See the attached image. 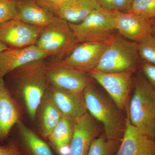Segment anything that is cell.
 <instances>
[{
  "label": "cell",
  "mask_w": 155,
  "mask_h": 155,
  "mask_svg": "<svg viewBox=\"0 0 155 155\" xmlns=\"http://www.w3.org/2000/svg\"><path fill=\"white\" fill-rule=\"evenodd\" d=\"M46 59L23 65L5 77L11 95L23 104L32 121L36 119L37 111L49 84L46 73Z\"/></svg>",
  "instance_id": "6da1fadb"
},
{
  "label": "cell",
  "mask_w": 155,
  "mask_h": 155,
  "mask_svg": "<svg viewBox=\"0 0 155 155\" xmlns=\"http://www.w3.org/2000/svg\"><path fill=\"white\" fill-rule=\"evenodd\" d=\"M134 91L127 111L130 123L150 138H155V90L142 73L133 80Z\"/></svg>",
  "instance_id": "7a4b0ae2"
},
{
  "label": "cell",
  "mask_w": 155,
  "mask_h": 155,
  "mask_svg": "<svg viewBox=\"0 0 155 155\" xmlns=\"http://www.w3.org/2000/svg\"><path fill=\"white\" fill-rule=\"evenodd\" d=\"M107 44L95 69L104 72H134L140 64L138 43L114 34Z\"/></svg>",
  "instance_id": "3957f363"
},
{
  "label": "cell",
  "mask_w": 155,
  "mask_h": 155,
  "mask_svg": "<svg viewBox=\"0 0 155 155\" xmlns=\"http://www.w3.org/2000/svg\"><path fill=\"white\" fill-rule=\"evenodd\" d=\"M83 94L87 110L103 124L107 138L117 140L125 127L119 108L97 90L92 82L84 90Z\"/></svg>",
  "instance_id": "277c9868"
},
{
  "label": "cell",
  "mask_w": 155,
  "mask_h": 155,
  "mask_svg": "<svg viewBox=\"0 0 155 155\" xmlns=\"http://www.w3.org/2000/svg\"><path fill=\"white\" fill-rule=\"evenodd\" d=\"M78 44L69 22L56 17L43 29L35 45L46 53L49 60L61 62Z\"/></svg>",
  "instance_id": "5b68a950"
},
{
  "label": "cell",
  "mask_w": 155,
  "mask_h": 155,
  "mask_svg": "<svg viewBox=\"0 0 155 155\" xmlns=\"http://www.w3.org/2000/svg\"><path fill=\"white\" fill-rule=\"evenodd\" d=\"M69 23L79 43L84 42H107L116 30L113 11L101 7L78 23Z\"/></svg>",
  "instance_id": "8992f818"
},
{
  "label": "cell",
  "mask_w": 155,
  "mask_h": 155,
  "mask_svg": "<svg viewBox=\"0 0 155 155\" xmlns=\"http://www.w3.org/2000/svg\"><path fill=\"white\" fill-rule=\"evenodd\" d=\"M45 69L49 84L58 88L72 91L83 92L86 87L92 82V78L88 73L48 58Z\"/></svg>",
  "instance_id": "52a82bcc"
},
{
  "label": "cell",
  "mask_w": 155,
  "mask_h": 155,
  "mask_svg": "<svg viewBox=\"0 0 155 155\" xmlns=\"http://www.w3.org/2000/svg\"><path fill=\"white\" fill-rule=\"evenodd\" d=\"M133 73L130 71L110 73L92 70L88 74L106 90L117 107L121 110L126 107L133 85Z\"/></svg>",
  "instance_id": "ba28073f"
},
{
  "label": "cell",
  "mask_w": 155,
  "mask_h": 155,
  "mask_svg": "<svg viewBox=\"0 0 155 155\" xmlns=\"http://www.w3.org/2000/svg\"><path fill=\"white\" fill-rule=\"evenodd\" d=\"M43 28L14 18L0 25V41L9 48L34 45Z\"/></svg>",
  "instance_id": "9c48e42d"
},
{
  "label": "cell",
  "mask_w": 155,
  "mask_h": 155,
  "mask_svg": "<svg viewBox=\"0 0 155 155\" xmlns=\"http://www.w3.org/2000/svg\"><path fill=\"white\" fill-rule=\"evenodd\" d=\"M40 5L56 17L70 23H78L93 11L101 8L97 0H61L51 2L38 0Z\"/></svg>",
  "instance_id": "30bf717a"
},
{
  "label": "cell",
  "mask_w": 155,
  "mask_h": 155,
  "mask_svg": "<svg viewBox=\"0 0 155 155\" xmlns=\"http://www.w3.org/2000/svg\"><path fill=\"white\" fill-rule=\"evenodd\" d=\"M107 42L80 43L61 63L88 73L95 69L105 50Z\"/></svg>",
  "instance_id": "8fae6325"
},
{
  "label": "cell",
  "mask_w": 155,
  "mask_h": 155,
  "mask_svg": "<svg viewBox=\"0 0 155 155\" xmlns=\"http://www.w3.org/2000/svg\"><path fill=\"white\" fill-rule=\"evenodd\" d=\"M113 13L116 30L123 37L138 44L152 34L153 19L116 10Z\"/></svg>",
  "instance_id": "7c38bea8"
},
{
  "label": "cell",
  "mask_w": 155,
  "mask_h": 155,
  "mask_svg": "<svg viewBox=\"0 0 155 155\" xmlns=\"http://www.w3.org/2000/svg\"><path fill=\"white\" fill-rule=\"evenodd\" d=\"M100 131L95 119L88 112L75 119L68 155H87Z\"/></svg>",
  "instance_id": "4fadbf2b"
},
{
  "label": "cell",
  "mask_w": 155,
  "mask_h": 155,
  "mask_svg": "<svg viewBox=\"0 0 155 155\" xmlns=\"http://www.w3.org/2000/svg\"><path fill=\"white\" fill-rule=\"evenodd\" d=\"M122 144L116 155H155V141L130 123L128 113Z\"/></svg>",
  "instance_id": "5bb4252c"
},
{
  "label": "cell",
  "mask_w": 155,
  "mask_h": 155,
  "mask_svg": "<svg viewBox=\"0 0 155 155\" xmlns=\"http://www.w3.org/2000/svg\"><path fill=\"white\" fill-rule=\"evenodd\" d=\"M63 116L75 119L87 112L83 92H75L49 84L47 91Z\"/></svg>",
  "instance_id": "9a60e30c"
},
{
  "label": "cell",
  "mask_w": 155,
  "mask_h": 155,
  "mask_svg": "<svg viewBox=\"0 0 155 155\" xmlns=\"http://www.w3.org/2000/svg\"><path fill=\"white\" fill-rule=\"evenodd\" d=\"M48 58L46 53L35 45L20 48H8L0 53V77L4 78L13 70L32 61Z\"/></svg>",
  "instance_id": "2e32d148"
},
{
  "label": "cell",
  "mask_w": 155,
  "mask_h": 155,
  "mask_svg": "<svg viewBox=\"0 0 155 155\" xmlns=\"http://www.w3.org/2000/svg\"><path fill=\"white\" fill-rule=\"evenodd\" d=\"M20 120L17 103L4 78L0 77V143L8 138L12 128Z\"/></svg>",
  "instance_id": "e0dca14e"
},
{
  "label": "cell",
  "mask_w": 155,
  "mask_h": 155,
  "mask_svg": "<svg viewBox=\"0 0 155 155\" xmlns=\"http://www.w3.org/2000/svg\"><path fill=\"white\" fill-rule=\"evenodd\" d=\"M15 18L29 25L45 28L54 21L56 17L40 5L38 0H16Z\"/></svg>",
  "instance_id": "ac0fdd59"
},
{
  "label": "cell",
  "mask_w": 155,
  "mask_h": 155,
  "mask_svg": "<svg viewBox=\"0 0 155 155\" xmlns=\"http://www.w3.org/2000/svg\"><path fill=\"white\" fill-rule=\"evenodd\" d=\"M38 115L40 132L45 138H48L63 117L47 91L39 106L37 111Z\"/></svg>",
  "instance_id": "d6986e66"
},
{
  "label": "cell",
  "mask_w": 155,
  "mask_h": 155,
  "mask_svg": "<svg viewBox=\"0 0 155 155\" xmlns=\"http://www.w3.org/2000/svg\"><path fill=\"white\" fill-rule=\"evenodd\" d=\"M75 119L64 117L48 137L51 145L59 155H68Z\"/></svg>",
  "instance_id": "ffe728a7"
},
{
  "label": "cell",
  "mask_w": 155,
  "mask_h": 155,
  "mask_svg": "<svg viewBox=\"0 0 155 155\" xmlns=\"http://www.w3.org/2000/svg\"><path fill=\"white\" fill-rule=\"evenodd\" d=\"M16 125L20 144L28 155H54L48 145L21 120Z\"/></svg>",
  "instance_id": "44dd1931"
},
{
  "label": "cell",
  "mask_w": 155,
  "mask_h": 155,
  "mask_svg": "<svg viewBox=\"0 0 155 155\" xmlns=\"http://www.w3.org/2000/svg\"><path fill=\"white\" fill-rule=\"evenodd\" d=\"M116 141L108 140L104 134L92 142L87 155H112L116 148Z\"/></svg>",
  "instance_id": "7402d4cb"
},
{
  "label": "cell",
  "mask_w": 155,
  "mask_h": 155,
  "mask_svg": "<svg viewBox=\"0 0 155 155\" xmlns=\"http://www.w3.org/2000/svg\"><path fill=\"white\" fill-rule=\"evenodd\" d=\"M138 44L140 60L155 66V35H150Z\"/></svg>",
  "instance_id": "603a6c76"
},
{
  "label": "cell",
  "mask_w": 155,
  "mask_h": 155,
  "mask_svg": "<svg viewBox=\"0 0 155 155\" xmlns=\"http://www.w3.org/2000/svg\"><path fill=\"white\" fill-rule=\"evenodd\" d=\"M128 13L136 14L147 19H155V0H134Z\"/></svg>",
  "instance_id": "cb8c5ba5"
},
{
  "label": "cell",
  "mask_w": 155,
  "mask_h": 155,
  "mask_svg": "<svg viewBox=\"0 0 155 155\" xmlns=\"http://www.w3.org/2000/svg\"><path fill=\"white\" fill-rule=\"evenodd\" d=\"M16 0H0V25L15 18Z\"/></svg>",
  "instance_id": "d4e9b609"
},
{
  "label": "cell",
  "mask_w": 155,
  "mask_h": 155,
  "mask_svg": "<svg viewBox=\"0 0 155 155\" xmlns=\"http://www.w3.org/2000/svg\"><path fill=\"white\" fill-rule=\"evenodd\" d=\"M142 72L150 84L155 90V66L142 61Z\"/></svg>",
  "instance_id": "484cf974"
},
{
  "label": "cell",
  "mask_w": 155,
  "mask_h": 155,
  "mask_svg": "<svg viewBox=\"0 0 155 155\" xmlns=\"http://www.w3.org/2000/svg\"><path fill=\"white\" fill-rule=\"evenodd\" d=\"M0 155H23L19 147L14 141H11L5 145H0Z\"/></svg>",
  "instance_id": "4316f807"
},
{
  "label": "cell",
  "mask_w": 155,
  "mask_h": 155,
  "mask_svg": "<svg viewBox=\"0 0 155 155\" xmlns=\"http://www.w3.org/2000/svg\"><path fill=\"white\" fill-rule=\"evenodd\" d=\"M134 0H112L114 10L128 13L132 7Z\"/></svg>",
  "instance_id": "83f0119b"
},
{
  "label": "cell",
  "mask_w": 155,
  "mask_h": 155,
  "mask_svg": "<svg viewBox=\"0 0 155 155\" xmlns=\"http://www.w3.org/2000/svg\"><path fill=\"white\" fill-rule=\"evenodd\" d=\"M100 5L108 11H114L112 0H97Z\"/></svg>",
  "instance_id": "f1b7e54d"
},
{
  "label": "cell",
  "mask_w": 155,
  "mask_h": 155,
  "mask_svg": "<svg viewBox=\"0 0 155 155\" xmlns=\"http://www.w3.org/2000/svg\"><path fill=\"white\" fill-rule=\"evenodd\" d=\"M8 48H8L7 46L3 43L2 41H0V53L5 51V50L8 49Z\"/></svg>",
  "instance_id": "f546056e"
},
{
  "label": "cell",
  "mask_w": 155,
  "mask_h": 155,
  "mask_svg": "<svg viewBox=\"0 0 155 155\" xmlns=\"http://www.w3.org/2000/svg\"><path fill=\"white\" fill-rule=\"evenodd\" d=\"M152 28V34L155 35V19H153Z\"/></svg>",
  "instance_id": "4dcf8cb0"
},
{
  "label": "cell",
  "mask_w": 155,
  "mask_h": 155,
  "mask_svg": "<svg viewBox=\"0 0 155 155\" xmlns=\"http://www.w3.org/2000/svg\"><path fill=\"white\" fill-rule=\"evenodd\" d=\"M46 1H48V2H57L61 1V0H46Z\"/></svg>",
  "instance_id": "1f68e13d"
}]
</instances>
